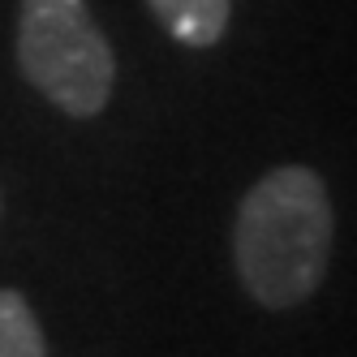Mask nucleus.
I'll return each mask as SVG.
<instances>
[{
	"mask_svg": "<svg viewBox=\"0 0 357 357\" xmlns=\"http://www.w3.org/2000/svg\"><path fill=\"white\" fill-rule=\"evenodd\" d=\"M233 254L254 301L289 310L310 297L331 254V202L319 172L301 164L271 168L241 198Z\"/></svg>",
	"mask_w": 357,
	"mask_h": 357,
	"instance_id": "obj_1",
	"label": "nucleus"
},
{
	"mask_svg": "<svg viewBox=\"0 0 357 357\" xmlns=\"http://www.w3.org/2000/svg\"><path fill=\"white\" fill-rule=\"evenodd\" d=\"M17 65L39 95L78 121L104 112L116 82L112 47L86 0H22Z\"/></svg>",
	"mask_w": 357,
	"mask_h": 357,
	"instance_id": "obj_2",
	"label": "nucleus"
},
{
	"mask_svg": "<svg viewBox=\"0 0 357 357\" xmlns=\"http://www.w3.org/2000/svg\"><path fill=\"white\" fill-rule=\"evenodd\" d=\"M164 26L190 47H215L228 31L233 0H146Z\"/></svg>",
	"mask_w": 357,
	"mask_h": 357,
	"instance_id": "obj_3",
	"label": "nucleus"
},
{
	"mask_svg": "<svg viewBox=\"0 0 357 357\" xmlns=\"http://www.w3.org/2000/svg\"><path fill=\"white\" fill-rule=\"evenodd\" d=\"M0 357H47L35 310L13 289H0Z\"/></svg>",
	"mask_w": 357,
	"mask_h": 357,
	"instance_id": "obj_4",
	"label": "nucleus"
}]
</instances>
